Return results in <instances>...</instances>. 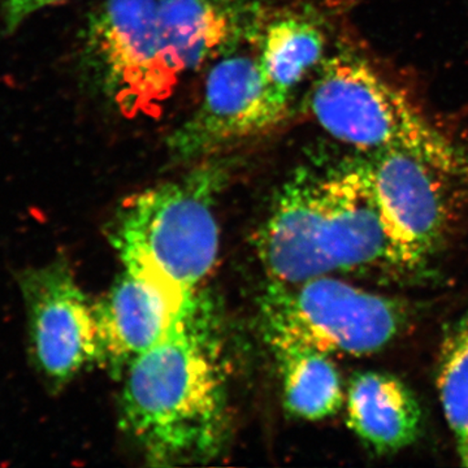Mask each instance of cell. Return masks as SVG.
<instances>
[{
    "label": "cell",
    "mask_w": 468,
    "mask_h": 468,
    "mask_svg": "<svg viewBox=\"0 0 468 468\" xmlns=\"http://www.w3.org/2000/svg\"><path fill=\"white\" fill-rule=\"evenodd\" d=\"M217 313L193 295L184 315L126 371L120 424L153 466L214 458L229 431L228 372Z\"/></svg>",
    "instance_id": "obj_1"
},
{
    "label": "cell",
    "mask_w": 468,
    "mask_h": 468,
    "mask_svg": "<svg viewBox=\"0 0 468 468\" xmlns=\"http://www.w3.org/2000/svg\"><path fill=\"white\" fill-rule=\"evenodd\" d=\"M257 242L271 280L284 284L377 268L403 271L365 160L326 174L295 171Z\"/></svg>",
    "instance_id": "obj_2"
},
{
    "label": "cell",
    "mask_w": 468,
    "mask_h": 468,
    "mask_svg": "<svg viewBox=\"0 0 468 468\" xmlns=\"http://www.w3.org/2000/svg\"><path fill=\"white\" fill-rule=\"evenodd\" d=\"M227 177L226 167L207 163L126 198L111 228L122 266L187 294L198 292L217 264L220 237L215 201Z\"/></svg>",
    "instance_id": "obj_3"
},
{
    "label": "cell",
    "mask_w": 468,
    "mask_h": 468,
    "mask_svg": "<svg viewBox=\"0 0 468 468\" xmlns=\"http://www.w3.org/2000/svg\"><path fill=\"white\" fill-rule=\"evenodd\" d=\"M310 106L335 140L367 155L387 150L411 154L468 186V151L359 55L340 51L324 58Z\"/></svg>",
    "instance_id": "obj_4"
},
{
    "label": "cell",
    "mask_w": 468,
    "mask_h": 468,
    "mask_svg": "<svg viewBox=\"0 0 468 468\" xmlns=\"http://www.w3.org/2000/svg\"><path fill=\"white\" fill-rule=\"evenodd\" d=\"M264 332L273 349L310 347L329 356H372L405 331V302L320 276L295 284L271 282L261 301Z\"/></svg>",
    "instance_id": "obj_5"
},
{
    "label": "cell",
    "mask_w": 468,
    "mask_h": 468,
    "mask_svg": "<svg viewBox=\"0 0 468 468\" xmlns=\"http://www.w3.org/2000/svg\"><path fill=\"white\" fill-rule=\"evenodd\" d=\"M82 63L128 119L159 116L184 73L163 34L158 0L101 2L86 23Z\"/></svg>",
    "instance_id": "obj_6"
},
{
    "label": "cell",
    "mask_w": 468,
    "mask_h": 468,
    "mask_svg": "<svg viewBox=\"0 0 468 468\" xmlns=\"http://www.w3.org/2000/svg\"><path fill=\"white\" fill-rule=\"evenodd\" d=\"M16 282L26 306L32 367L48 392H61L88 366L97 365L94 302L63 257L18 271Z\"/></svg>",
    "instance_id": "obj_7"
},
{
    "label": "cell",
    "mask_w": 468,
    "mask_h": 468,
    "mask_svg": "<svg viewBox=\"0 0 468 468\" xmlns=\"http://www.w3.org/2000/svg\"><path fill=\"white\" fill-rule=\"evenodd\" d=\"M367 156L375 198L403 271L418 270L448 233L452 187L468 186L411 154L387 150Z\"/></svg>",
    "instance_id": "obj_8"
},
{
    "label": "cell",
    "mask_w": 468,
    "mask_h": 468,
    "mask_svg": "<svg viewBox=\"0 0 468 468\" xmlns=\"http://www.w3.org/2000/svg\"><path fill=\"white\" fill-rule=\"evenodd\" d=\"M288 109L273 97L258 58L233 54L212 67L198 109L169 135L177 159H196L263 133L282 122Z\"/></svg>",
    "instance_id": "obj_9"
},
{
    "label": "cell",
    "mask_w": 468,
    "mask_h": 468,
    "mask_svg": "<svg viewBox=\"0 0 468 468\" xmlns=\"http://www.w3.org/2000/svg\"><path fill=\"white\" fill-rule=\"evenodd\" d=\"M194 294L124 268L110 291L94 302L97 365L124 375L135 359L172 331Z\"/></svg>",
    "instance_id": "obj_10"
},
{
    "label": "cell",
    "mask_w": 468,
    "mask_h": 468,
    "mask_svg": "<svg viewBox=\"0 0 468 468\" xmlns=\"http://www.w3.org/2000/svg\"><path fill=\"white\" fill-rule=\"evenodd\" d=\"M163 34L183 72L227 55L260 30L257 0H158Z\"/></svg>",
    "instance_id": "obj_11"
},
{
    "label": "cell",
    "mask_w": 468,
    "mask_h": 468,
    "mask_svg": "<svg viewBox=\"0 0 468 468\" xmlns=\"http://www.w3.org/2000/svg\"><path fill=\"white\" fill-rule=\"evenodd\" d=\"M347 426L378 455L394 454L417 441L423 411L414 392L396 375L362 371L347 385Z\"/></svg>",
    "instance_id": "obj_12"
},
{
    "label": "cell",
    "mask_w": 468,
    "mask_h": 468,
    "mask_svg": "<svg viewBox=\"0 0 468 468\" xmlns=\"http://www.w3.org/2000/svg\"><path fill=\"white\" fill-rule=\"evenodd\" d=\"M325 48L324 27L311 15H284L264 27L258 63L268 89L286 109L295 89L324 61Z\"/></svg>",
    "instance_id": "obj_13"
},
{
    "label": "cell",
    "mask_w": 468,
    "mask_h": 468,
    "mask_svg": "<svg viewBox=\"0 0 468 468\" xmlns=\"http://www.w3.org/2000/svg\"><path fill=\"white\" fill-rule=\"evenodd\" d=\"M285 408L294 417L316 421L334 417L346 392L334 356L302 346L276 347Z\"/></svg>",
    "instance_id": "obj_14"
},
{
    "label": "cell",
    "mask_w": 468,
    "mask_h": 468,
    "mask_svg": "<svg viewBox=\"0 0 468 468\" xmlns=\"http://www.w3.org/2000/svg\"><path fill=\"white\" fill-rule=\"evenodd\" d=\"M437 389L462 464H468V307L448 326L437 363Z\"/></svg>",
    "instance_id": "obj_15"
},
{
    "label": "cell",
    "mask_w": 468,
    "mask_h": 468,
    "mask_svg": "<svg viewBox=\"0 0 468 468\" xmlns=\"http://www.w3.org/2000/svg\"><path fill=\"white\" fill-rule=\"evenodd\" d=\"M60 0H2V17L5 33H14L34 12Z\"/></svg>",
    "instance_id": "obj_16"
},
{
    "label": "cell",
    "mask_w": 468,
    "mask_h": 468,
    "mask_svg": "<svg viewBox=\"0 0 468 468\" xmlns=\"http://www.w3.org/2000/svg\"><path fill=\"white\" fill-rule=\"evenodd\" d=\"M467 466H468V464H467Z\"/></svg>",
    "instance_id": "obj_17"
}]
</instances>
